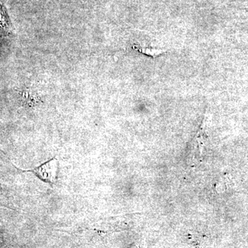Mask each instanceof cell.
Wrapping results in <instances>:
<instances>
[{
    "mask_svg": "<svg viewBox=\"0 0 248 248\" xmlns=\"http://www.w3.org/2000/svg\"><path fill=\"white\" fill-rule=\"evenodd\" d=\"M130 248H146V247L143 244H138L134 245V246H132Z\"/></svg>",
    "mask_w": 248,
    "mask_h": 248,
    "instance_id": "3",
    "label": "cell"
},
{
    "mask_svg": "<svg viewBox=\"0 0 248 248\" xmlns=\"http://www.w3.org/2000/svg\"><path fill=\"white\" fill-rule=\"evenodd\" d=\"M0 190H1V187H0Z\"/></svg>",
    "mask_w": 248,
    "mask_h": 248,
    "instance_id": "4",
    "label": "cell"
},
{
    "mask_svg": "<svg viewBox=\"0 0 248 248\" xmlns=\"http://www.w3.org/2000/svg\"><path fill=\"white\" fill-rule=\"evenodd\" d=\"M137 50L141 53L146 54V55H151V56H156L160 54L164 53L165 50H159V49H153L150 48H140V47L137 46Z\"/></svg>",
    "mask_w": 248,
    "mask_h": 248,
    "instance_id": "2",
    "label": "cell"
},
{
    "mask_svg": "<svg viewBox=\"0 0 248 248\" xmlns=\"http://www.w3.org/2000/svg\"><path fill=\"white\" fill-rule=\"evenodd\" d=\"M32 172L35 173L40 179L47 183H55L57 181L58 173V160L53 159L41 165L40 167L32 170Z\"/></svg>",
    "mask_w": 248,
    "mask_h": 248,
    "instance_id": "1",
    "label": "cell"
}]
</instances>
